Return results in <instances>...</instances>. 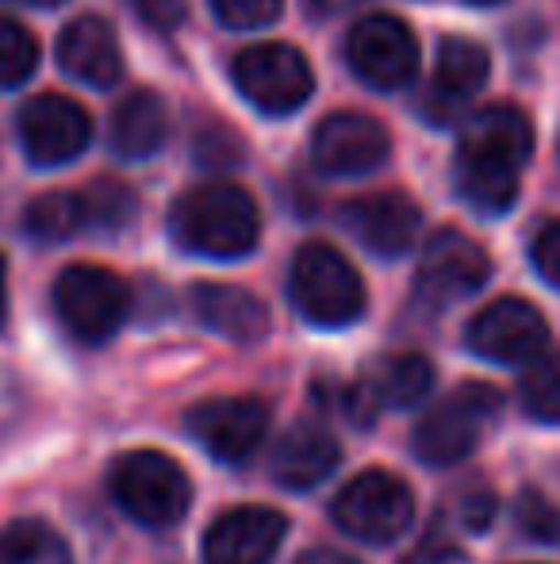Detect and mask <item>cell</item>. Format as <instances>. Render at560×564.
Masks as SVG:
<instances>
[{"label":"cell","instance_id":"6da1fadb","mask_svg":"<svg viewBox=\"0 0 560 564\" xmlns=\"http://www.w3.org/2000/svg\"><path fill=\"white\" fill-rule=\"evenodd\" d=\"M169 230L177 246L200 258H242L257 246V204L242 185L208 181L173 204Z\"/></svg>","mask_w":560,"mask_h":564},{"label":"cell","instance_id":"7a4b0ae2","mask_svg":"<svg viewBox=\"0 0 560 564\" xmlns=\"http://www.w3.org/2000/svg\"><path fill=\"white\" fill-rule=\"evenodd\" d=\"M292 304L315 327H345L365 312V284L358 269L327 242L299 246L292 261Z\"/></svg>","mask_w":560,"mask_h":564},{"label":"cell","instance_id":"3957f363","mask_svg":"<svg viewBox=\"0 0 560 564\" xmlns=\"http://www.w3.org/2000/svg\"><path fill=\"white\" fill-rule=\"evenodd\" d=\"M112 496L142 527L165 530L185 519L193 484L185 468L157 449H131L112 465Z\"/></svg>","mask_w":560,"mask_h":564},{"label":"cell","instance_id":"277c9868","mask_svg":"<svg viewBox=\"0 0 560 564\" xmlns=\"http://www.w3.org/2000/svg\"><path fill=\"white\" fill-rule=\"evenodd\" d=\"M499 408L503 400L495 388L461 384L419 419V426H415V453L426 465H457V460H464L480 446L487 426L499 419Z\"/></svg>","mask_w":560,"mask_h":564},{"label":"cell","instance_id":"5b68a950","mask_svg":"<svg viewBox=\"0 0 560 564\" xmlns=\"http://www.w3.org/2000/svg\"><path fill=\"white\" fill-rule=\"evenodd\" d=\"M58 319L77 341H108L131 312V289L105 265H69L54 284Z\"/></svg>","mask_w":560,"mask_h":564},{"label":"cell","instance_id":"8992f818","mask_svg":"<svg viewBox=\"0 0 560 564\" xmlns=\"http://www.w3.org/2000/svg\"><path fill=\"white\" fill-rule=\"evenodd\" d=\"M234 85L265 116H288L315 89L311 62L292 43H254L234 54Z\"/></svg>","mask_w":560,"mask_h":564},{"label":"cell","instance_id":"52a82bcc","mask_svg":"<svg viewBox=\"0 0 560 564\" xmlns=\"http://www.w3.org/2000/svg\"><path fill=\"white\" fill-rule=\"evenodd\" d=\"M334 522L345 534L361 538V542H396L415 519V496L399 476L384 473V468H365L353 476L342 491H338L334 507H330Z\"/></svg>","mask_w":560,"mask_h":564},{"label":"cell","instance_id":"ba28073f","mask_svg":"<svg viewBox=\"0 0 560 564\" xmlns=\"http://www.w3.org/2000/svg\"><path fill=\"white\" fill-rule=\"evenodd\" d=\"M345 58L353 74L373 89H404L419 74V39L399 15L373 12L353 23Z\"/></svg>","mask_w":560,"mask_h":564},{"label":"cell","instance_id":"9c48e42d","mask_svg":"<svg viewBox=\"0 0 560 564\" xmlns=\"http://www.w3.org/2000/svg\"><path fill=\"white\" fill-rule=\"evenodd\" d=\"M185 426L211 457L227 460V465H242L254 457L270 434V408L257 395H223V400L196 403Z\"/></svg>","mask_w":560,"mask_h":564},{"label":"cell","instance_id":"30bf717a","mask_svg":"<svg viewBox=\"0 0 560 564\" xmlns=\"http://www.w3.org/2000/svg\"><path fill=\"white\" fill-rule=\"evenodd\" d=\"M392 154L388 127L365 112H330L311 134V158L330 177H365Z\"/></svg>","mask_w":560,"mask_h":564},{"label":"cell","instance_id":"8fae6325","mask_svg":"<svg viewBox=\"0 0 560 564\" xmlns=\"http://www.w3.org/2000/svg\"><path fill=\"white\" fill-rule=\"evenodd\" d=\"M20 139L31 162L66 165L89 147L92 116L62 93H39L20 108Z\"/></svg>","mask_w":560,"mask_h":564},{"label":"cell","instance_id":"7c38bea8","mask_svg":"<svg viewBox=\"0 0 560 564\" xmlns=\"http://www.w3.org/2000/svg\"><path fill=\"white\" fill-rule=\"evenodd\" d=\"M546 341L549 327L541 319V312L518 296H503L495 304H487L469 327V346L480 357L499 365L538 361L546 354Z\"/></svg>","mask_w":560,"mask_h":564},{"label":"cell","instance_id":"4fadbf2b","mask_svg":"<svg viewBox=\"0 0 560 564\" xmlns=\"http://www.w3.org/2000/svg\"><path fill=\"white\" fill-rule=\"evenodd\" d=\"M492 276V261H487L484 246H476L461 230H438L426 242L419 261V292L430 304H453V300L472 296L484 289Z\"/></svg>","mask_w":560,"mask_h":564},{"label":"cell","instance_id":"5bb4252c","mask_svg":"<svg viewBox=\"0 0 560 564\" xmlns=\"http://www.w3.org/2000/svg\"><path fill=\"white\" fill-rule=\"evenodd\" d=\"M284 522L281 511L273 507H234L223 511L204 534V561L208 564H270L273 553L284 542Z\"/></svg>","mask_w":560,"mask_h":564},{"label":"cell","instance_id":"9a60e30c","mask_svg":"<svg viewBox=\"0 0 560 564\" xmlns=\"http://www.w3.org/2000/svg\"><path fill=\"white\" fill-rule=\"evenodd\" d=\"M345 227L353 230L361 246H369L381 258H399L415 246L422 227V212L419 204L407 193H396V188H384V193H369L358 196L342 208Z\"/></svg>","mask_w":560,"mask_h":564},{"label":"cell","instance_id":"2e32d148","mask_svg":"<svg viewBox=\"0 0 560 564\" xmlns=\"http://www.w3.org/2000/svg\"><path fill=\"white\" fill-rule=\"evenodd\" d=\"M487 74H492V62H487L484 46L464 35L441 39L438 66H433V89L430 100H422V108L430 112V119L446 123V119H453V112H461L464 100L484 89Z\"/></svg>","mask_w":560,"mask_h":564},{"label":"cell","instance_id":"e0dca14e","mask_svg":"<svg viewBox=\"0 0 560 564\" xmlns=\"http://www.w3.org/2000/svg\"><path fill=\"white\" fill-rule=\"evenodd\" d=\"M58 66L92 89H112L123 74L120 39L112 23H105L100 15H81L69 23L58 39Z\"/></svg>","mask_w":560,"mask_h":564},{"label":"cell","instance_id":"ac0fdd59","mask_svg":"<svg viewBox=\"0 0 560 564\" xmlns=\"http://www.w3.org/2000/svg\"><path fill=\"white\" fill-rule=\"evenodd\" d=\"M534 150V127L515 105H487L469 116L461 131V158L523 170Z\"/></svg>","mask_w":560,"mask_h":564},{"label":"cell","instance_id":"d6986e66","mask_svg":"<svg viewBox=\"0 0 560 564\" xmlns=\"http://www.w3.org/2000/svg\"><path fill=\"white\" fill-rule=\"evenodd\" d=\"M196 319L211 327L216 335L231 341H262L270 335V312L254 292L239 289V284H219L204 281L193 289Z\"/></svg>","mask_w":560,"mask_h":564},{"label":"cell","instance_id":"ffe728a7","mask_svg":"<svg viewBox=\"0 0 560 564\" xmlns=\"http://www.w3.org/2000/svg\"><path fill=\"white\" fill-rule=\"evenodd\" d=\"M338 460H342V446L334 442V434L322 426L299 423L273 449V476L284 488H315L334 473Z\"/></svg>","mask_w":560,"mask_h":564},{"label":"cell","instance_id":"44dd1931","mask_svg":"<svg viewBox=\"0 0 560 564\" xmlns=\"http://www.w3.org/2000/svg\"><path fill=\"white\" fill-rule=\"evenodd\" d=\"M165 134H169V108L157 93H128L120 100L112 116V150L120 158H150L165 147Z\"/></svg>","mask_w":560,"mask_h":564},{"label":"cell","instance_id":"7402d4cb","mask_svg":"<svg viewBox=\"0 0 560 564\" xmlns=\"http://www.w3.org/2000/svg\"><path fill=\"white\" fill-rule=\"evenodd\" d=\"M457 193L480 216H503L518 196V170L457 154Z\"/></svg>","mask_w":560,"mask_h":564},{"label":"cell","instance_id":"603a6c76","mask_svg":"<svg viewBox=\"0 0 560 564\" xmlns=\"http://www.w3.org/2000/svg\"><path fill=\"white\" fill-rule=\"evenodd\" d=\"M381 403H392V408H415V403L426 400L433 384V365L426 361L422 354H396L388 361H381L376 377L369 380Z\"/></svg>","mask_w":560,"mask_h":564},{"label":"cell","instance_id":"cb8c5ba5","mask_svg":"<svg viewBox=\"0 0 560 564\" xmlns=\"http://www.w3.org/2000/svg\"><path fill=\"white\" fill-rule=\"evenodd\" d=\"M23 227L39 242H66L77 230H85V200L81 193H43L28 204Z\"/></svg>","mask_w":560,"mask_h":564},{"label":"cell","instance_id":"d4e9b609","mask_svg":"<svg viewBox=\"0 0 560 564\" xmlns=\"http://www.w3.org/2000/svg\"><path fill=\"white\" fill-rule=\"evenodd\" d=\"M0 564H69V550L46 522H15L0 534Z\"/></svg>","mask_w":560,"mask_h":564},{"label":"cell","instance_id":"484cf974","mask_svg":"<svg viewBox=\"0 0 560 564\" xmlns=\"http://www.w3.org/2000/svg\"><path fill=\"white\" fill-rule=\"evenodd\" d=\"M523 408L541 423H560V349L541 354L523 372Z\"/></svg>","mask_w":560,"mask_h":564},{"label":"cell","instance_id":"4316f807","mask_svg":"<svg viewBox=\"0 0 560 564\" xmlns=\"http://www.w3.org/2000/svg\"><path fill=\"white\" fill-rule=\"evenodd\" d=\"M85 200V224L89 230H123L135 219V193H131L128 185H120V181H97L92 188H85L81 193Z\"/></svg>","mask_w":560,"mask_h":564},{"label":"cell","instance_id":"83f0119b","mask_svg":"<svg viewBox=\"0 0 560 564\" xmlns=\"http://www.w3.org/2000/svg\"><path fill=\"white\" fill-rule=\"evenodd\" d=\"M39 66V43L23 23L0 15V89L23 85Z\"/></svg>","mask_w":560,"mask_h":564},{"label":"cell","instance_id":"f1b7e54d","mask_svg":"<svg viewBox=\"0 0 560 564\" xmlns=\"http://www.w3.org/2000/svg\"><path fill=\"white\" fill-rule=\"evenodd\" d=\"M515 522L526 538L541 545H560V507L541 491H523L515 503Z\"/></svg>","mask_w":560,"mask_h":564},{"label":"cell","instance_id":"f546056e","mask_svg":"<svg viewBox=\"0 0 560 564\" xmlns=\"http://www.w3.org/2000/svg\"><path fill=\"white\" fill-rule=\"evenodd\" d=\"M219 23L234 31H257L270 28L273 20L281 15L284 0H211Z\"/></svg>","mask_w":560,"mask_h":564},{"label":"cell","instance_id":"4dcf8cb0","mask_svg":"<svg viewBox=\"0 0 560 564\" xmlns=\"http://www.w3.org/2000/svg\"><path fill=\"white\" fill-rule=\"evenodd\" d=\"M534 265L546 276L553 289H560V219L549 227H541L538 242H534Z\"/></svg>","mask_w":560,"mask_h":564},{"label":"cell","instance_id":"1f68e13d","mask_svg":"<svg viewBox=\"0 0 560 564\" xmlns=\"http://www.w3.org/2000/svg\"><path fill=\"white\" fill-rule=\"evenodd\" d=\"M139 12L146 15L154 28H177L185 20V4L180 0H139Z\"/></svg>","mask_w":560,"mask_h":564},{"label":"cell","instance_id":"d6a6232c","mask_svg":"<svg viewBox=\"0 0 560 564\" xmlns=\"http://www.w3.org/2000/svg\"><path fill=\"white\" fill-rule=\"evenodd\" d=\"M492 511H495L492 496H476V499L469 503V527H472V530H484L487 522H492Z\"/></svg>","mask_w":560,"mask_h":564},{"label":"cell","instance_id":"836d02e7","mask_svg":"<svg viewBox=\"0 0 560 564\" xmlns=\"http://www.w3.org/2000/svg\"><path fill=\"white\" fill-rule=\"evenodd\" d=\"M296 564H361V561L345 557V553H338V550H311V553H304Z\"/></svg>","mask_w":560,"mask_h":564},{"label":"cell","instance_id":"e575fe53","mask_svg":"<svg viewBox=\"0 0 560 564\" xmlns=\"http://www.w3.org/2000/svg\"><path fill=\"white\" fill-rule=\"evenodd\" d=\"M319 12H342V8H350V4H358V0H311Z\"/></svg>","mask_w":560,"mask_h":564},{"label":"cell","instance_id":"d590c367","mask_svg":"<svg viewBox=\"0 0 560 564\" xmlns=\"http://www.w3.org/2000/svg\"><path fill=\"white\" fill-rule=\"evenodd\" d=\"M4 253H0V323H4V312H8V284H4Z\"/></svg>","mask_w":560,"mask_h":564},{"label":"cell","instance_id":"8d00e7d4","mask_svg":"<svg viewBox=\"0 0 560 564\" xmlns=\"http://www.w3.org/2000/svg\"><path fill=\"white\" fill-rule=\"evenodd\" d=\"M15 4H31V8H58L62 0H15Z\"/></svg>","mask_w":560,"mask_h":564},{"label":"cell","instance_id":"74e56055","mask_svg":"<svg viewBox=\"0 0 560 564\" xmlns=\"http://www.w3.org/2000/svg\"><path fill=\"white\" fill-rule=\"evenodd\" d=\"M464 4H480V8H487V4H499V0H464Z\"/></svg>","mask_w":560,"mask_h":564}]
</instances>
